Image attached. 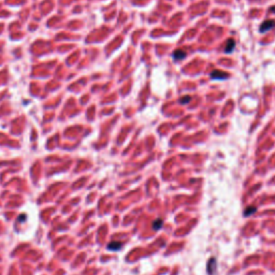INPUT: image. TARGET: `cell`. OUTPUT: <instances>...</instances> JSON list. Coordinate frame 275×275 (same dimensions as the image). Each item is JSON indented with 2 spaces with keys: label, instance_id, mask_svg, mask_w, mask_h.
Instances as JSON below:
<instances>
[{
  "label": "cell",
  "instance_id": "obj_1",
  "mask_svg": "<svg viewBox=\"0 0 275 275\" xmlns=\"http://www.w3.org/2000/svg\"><path fill=\"white\" fill-rule=\"evenodd\" d=\"M227 77H228V74H227L226 72H224V71L214 70V71L211 73V79H212V80L224 81V80H226Z\"/></svg>",
  "mask_w": 275,
  "mask_h": 275
},
{
  "label": "cell",
  "instance_id": "obj_2",
  "mask_svg": "<svg viewBox=\"0 0 275 275\" xmlns=\"http://www.w3.org/2000/svg\"><path fill=\"white\" fill-rule=\"evenodd\" d=\"M275 27V21H266V22L261 24L259 27V31L260 32H266V31L273 29Z\"/></svg>",
  "mask_w": 275,
  "mask_h": 275
},
{
  "label": "cell",
  "instance_id": "obj_3",
  "mask_svg": "<svg viewBox=\"0 0 275 275\" xmlns=\"http://www.w3.org/2000/svg\"><path fill=\"white\" fill-rule=\"evenodd\" d=\"M216 266H217L216 259H215V258H211L209 260V262H208V268H206L209 275L215 274V272H216Z\"/></svg>",
  "mask_w": 275,
  "mask_h": 275
},
{
  "label": "cell",
  "instance_id": "obj_4",
  "mask_svg": "<svg viewBox=\"0 0 275 275\" xmlns=\"http://www.w3.org/2000/svg\"><path fill=\"white\" fill-rule=\"evenodd\" d=\"M172 56H173V58L175 60H182V59H184V58L186 57V53H185L183 49H176V51L173 52Z\"/></svg>",
  "mask_w": 275,
  "mask_h": 275
},
{
  "label": "cell",
  "instance_id": "obj_5",
  "mask_svg": "<svg viewBox=\"0 0 275 275\" xmlns=\"http://www.w3.org/2000/svg\"><path fill=\"white\" fill-rule=\"evenodd\" d=\"M235 46V42L233 40H228L225 45V53H232Z\"/></svg>",
  "mask_w": 275,
  "mask_h": 275
},
{
  "label": "cell",
  "instance_id": "obj_6",
  "mask_svg": "<svg viewBox=\"0 0 275 275\" xmlns=\"http://www.w3.org/2000/svg\"><path fill=\"white\" fill-rule=\"evenodd\" d=\"M121 246H123V243H120V242H112L107 245V248L110 250H119Z\"/></svg>",
  "mask_w": 275,
  "mask_h": 275
},
{
  "label": "cell",
  "instance_id": "obj_7",
  "mask_svg": "<svg viewBox=\"0 0 275 275\" xmlns=\"http://www.w3.org/2000/svg\"><path fill=\"white\" fill-rule=\"evenodd\" d=\"M162 224H164V220L161 218H157L156 220L153 222V229L154 230H159L160 228L162 227Z\"/></svg>",
  "mask_w": 275,
  "mask_h": 275
},
{
  "label": "cell",
  "instance_id": "obj_8",
  "mask_svg": "<svg viewBox=\"0 0 275 275\" xmlns=\"http://www.w3.org/2000/svg\"><path fill=\"white\" fill-rule=\"evenodd\" d=\"M256 211H257L256 208H254V206H248V208L244 211V215L245 216H249L250 214L254 213V212H256Z\"/></svg>",
  "mask_w": 275,
  "mask_h": 275
},
{
  "label": "cell",
  "instance_id": "obj_9",
  "mask_svg": "<svg viewBox=\"0 0 275 275\" xmlns=\"http://www.w3.org/2000/svg\"><path fill=\"white\" fill-rule=\"evenodd\" d=\"M190 101V97L189 96H186V97H183L181 100H180V102L182 103V104H187L188 102Z\"/></svg>",
  "mask_w": 275,
  "mask_h": 275
}]
</instances>
